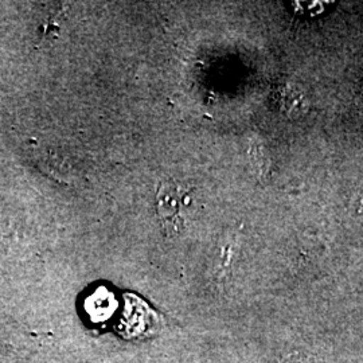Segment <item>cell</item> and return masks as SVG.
Here are the masks:
<instances>
[{"mask_svg":"<svg viewBox=\"0 0 363 363\" xmlns=\"http://www.w3.org/2000/svg\"><path fill=\"white\" fill-rule=\"evenodd\" d=\"M294 4H295V9L300 13L307 10V13H310L311 15H318L325 10V4H328V3H325V1H310V3L296 1Z\"/></svg>","mask_w":363,"mask_h":363,"instance_id":"3957f363","label":"cell"},{"mask_svg":"<svg viewBox=\"0 0 363 363\" xmlns=\"http://www.w3.org/2000/svg\"><path fill=\"white\" fill-rule=\"evenodd\" d=\"M182 189L171 187V186H162L157 194V210L159 216L164 223L172 225L178 228V220L182 210Z\"/></svg>","mask_w":363,"mask_h":363,"instance_id":"6da1fadb","label":"cell"},{"mask_svg":"<svg viewBox=\"0 0 363 363\" xmlns=\"http://www.w3.org/2000/svg\"><path fill=\"white\" fill-rule=\"evenodd\" d=\"M280 106L289 116L301 115L307 109L304 93L296 86L286 84V86L280 91Z\"/></svg>","mask_w":363,"mask_h":363,"instance_id":"7a4b0ae2","label":"cell"}]
</instances>
